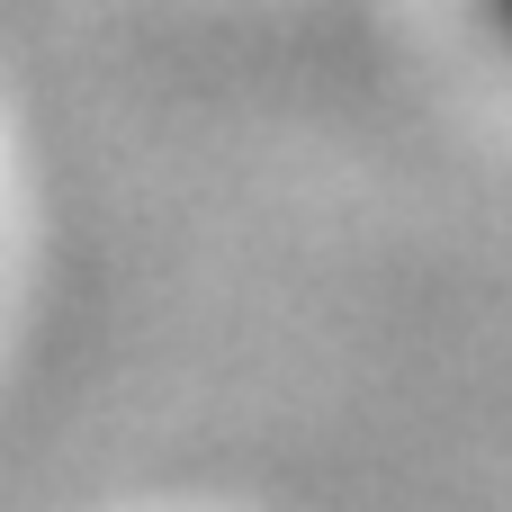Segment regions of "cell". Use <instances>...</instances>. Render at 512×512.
<instances>
[{
    "label": "cell",
    "instance_id": "1",
    "mask_svg": "<svg viewBox=\"0 0 512 512\" xmlns=\"http://www.w3.org/2000/svg\"><path fill=\"white\" fill-rule=\"evenodd\" d=\"M486 18H495V27H504V36H512V0H486Z\"/></svg>",
    "mask_w": 512,
    "mask_h": 512
}]
</instances>
